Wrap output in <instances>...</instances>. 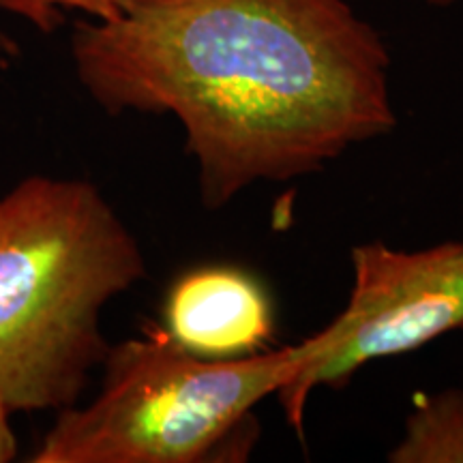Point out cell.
Returning <instances> with one entry per match:
<instances>
[{
	"instance_id": "1",
	"label": "cell",
	"mask_w": 463,
	"mask_h": 463,
	"mask_svg": "<svg viewBox=\"0 0 463 463\" xmlns=\"http://www.w3.org/2000/svg\"><path fill=\"white\" fill-rule=\"evenodd\" d=\"M71 58L103 112L181 123L211 211L397 125L389 48L347 0H116Z\"/></svg>"
},
{
	"instance_id": "2",
	"label": "cell",
	"mask_w": 463,
	"mask_h": 463,
	"mask_svg": "<svg viewBox=\"0 0 463 463\" xmlns=\"http://www.w3.org/2000/svg\"><path fill=\"white\" fill-rule=\"evenodd\" d=\"M144 277L140 241L95 183L34 174L0 195V402L80 403L112 345L103 311Z\"/></svg>"
},
{
	"instance_id": "3",
	"label": "cell",
	"mask_w": 463,
	"mask_h": 463,
	"mask_svg": "<svg viewBox=\"0 0 463 463\" xmlns=\"http://www.w3.org/2000/svg\"><path fill=\"white\" fill-rule=\"evenodd\" d=\"M322 328L297 345L242 358H202L159 324L109 345L89 403L56 412L33 463H236L260 427L256 408L305 372L326 347Z\"/></svg>"
},
{
	"instance_id": "4",
	"label": "cell",
	"mask_w": 463,
	"mask_h": 463,
	"mask_svg": "<svg viewBox=\"0 0 463 463\" xmlns=\"http://www.w3.org/2000/svg\"><path fill=\"white\" fill-rule=\"evenodd\" d=\"M350 262V300L326 326L331 345L277 391L298 431L316 389H341L364 364L463 331V241L425 249L364 242L352 249Z\"/></svg>"
},
{
	"instance_id": "5",
	"label": "cell",
	"mask_w": 463,
	"mask_h": 463,
	"mask_svg": "<svg viewBox=\"0 0 463 463\" xmlns=\"http://www.w3.org/2000/svg\"><path fill=\"white\" fill-rule=\"evenodd\" d=\"M159 326L195 356L242 358L266 350L275 335V309L264 283L249 270L206 264L172 281Z\"/></svg>"
},
{
	"instance_id": "6",
	"label": "cell",
	"mask_w": 463,
	"mask_h": 463,
	"mask_svg": "<svg viewBox=\"0 0 463 463\" xmlns=\"http://www.w3.org/2000/svg\"><path fill=\"white\" fill-rule=\"evenodd\" d=\"M389 461L463 463V389L416 397Z\"/></svg>"
},
{
	"instance_id": "7",
	"label": "cell",
	"mask_w": 463,
	"mask_h": 463,
	"mask_svg": "<svg viewBox=\"0 0 463 463\" xmlns=\"http://www.w3.org/2000/svg\"><path fill=\"white\" fill-rule=\"evenodd\" d=\"M0 9L22 17L42 33H52L65 22L67 11H80L90 20H103L116 11V0H0Z\"/></svg>"
},
{
	"instance_id": "8",
	"label": "cell",
	"mask_w": 463,
	"mask_h": 463,
	"mask_svg": "<svg viewBox=\"0 0 463 463\" xmlns=\"http://www.w3.org/2000/svg\"><path fill=\"white\" fill-rule=\"evenodd\" d=\"M14 412L7 408V403L0 402V463H9L17 457V438L11 425Z\"/></svg>"
},
{
	"instance_id": "9",
	"label": "cell",
	"mask_w": 463,
	"mask_h": 463,
	"mask_svg": "<svg viewBox=\"0 0 463 463\" xmlns=\"http://www.w3.org/2000/svg\"><path fill=\"white\" fill-rule=\"evenodd\" d=\"M436 3H453V0H436Z\"/></svg>"
}]
</instances>
